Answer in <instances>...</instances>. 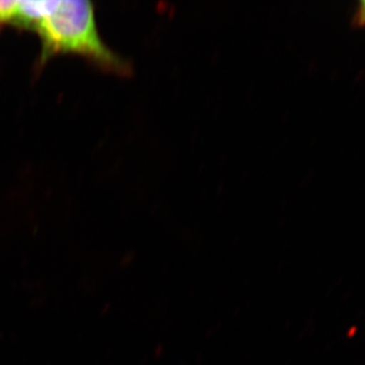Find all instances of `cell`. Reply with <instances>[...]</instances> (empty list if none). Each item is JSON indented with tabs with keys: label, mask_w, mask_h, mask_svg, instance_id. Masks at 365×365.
<instances>
[{
	"label": "cell",
	"mask_w": 365,
	"mask_h": 365,
	"mask_svg": "<svg viewBox=\"0 0 365 365\" xmlns=\"http://www.w3.org/2000/svg\"><path fill=\"white\" fill-rule=\"evenodd\" d=\"M28 30L37 34L42 43L40 66L54 55L74 53L106 69L123 71L127 67L101 39L95 9L88 0L35 1Z\"/></svg>",
	"instance_id": "cell-1"
},
{
	"label": "cell",
	"mask_w": 365,
	"mask_h": 365,
	"mask_svg": "<svg viewBox=\"0 0 365 365\" xmlns=\"http://www.w3.org/2000/svg\"><path fill=\"white\" fill-rule=\"evenodd\" d=\"M19 1L0 0V26L14 25L18 14Z\"/></svg>",
	"instance_id": "cell-2"
},
{
	"label": "cell",
	"mask_w": 365,
	"mask_h": 365,
	"mask_svg": "<svg viewBox=\"0 0 365 365\" xmlns=\"http://www.w3.org/2000/svg\"><path fill=\"white\" fill-rule=\"evenodd\" d=\"M354 24L356 26H365V0L360 2L354 16Z\"/></svg>",
	"instance_id": "cell-3"
}]
</instances>
